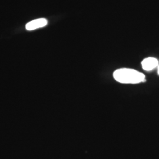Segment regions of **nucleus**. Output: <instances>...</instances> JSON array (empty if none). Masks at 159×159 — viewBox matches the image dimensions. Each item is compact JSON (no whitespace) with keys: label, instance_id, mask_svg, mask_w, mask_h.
Returning a JSON list of instances; mask_svg holds the SVG:
<instances>
[{"label":"nucleus","instance_id":"20e7f679","mask_svg":"<svg viewBox=\"0 0 159 159\" xmlns=\"http://www.w3.org/2000/svg\"><path fill=\"white\" fill-rule=\"evenodd\" d=\"M158 74L159 75V65L158 66Z\"/></svg>","mask_w":159,"mask_h":159},{"label":"nucleus","instance_id":"7ed1b4c3","mask_svg":"<svg viewBox=\"0 0 159 159\" xmlns=\"http://www.w3.org/2000/svg\"><path fill=\"white\" fill-rule=\"evenodd\" d=\"M142 66L143 70L146 71H151L156 67H158L159 61L155 58L148 57L143 60Z\"/></svg>","mask_w":159,"mask_h":159},{"label":"nucleus","instance_id":"f03ea898","mask_svg":"<svg viewBox=\"0 0 159 159\" xmlns=\"http://www.w3.org/2000/svg\"><path fill=\"white\" fill-rule=\"evenodd\" d=\"M47 20L46 18H42L37 20H34L32 21H30L26 24V29L29 31L34 30L35 29L44 27L47 24Z\"/></svg>","mask_w":159,"mask_h":159},{"label":"nucleus","instance_id":"f257e3e1","mask_svg":"<svg viewBox=\"0 0 159 159\" xmlns=\"http://www.w3.org/2000/svg\"><path fill=\"white\" fill-rule=\"evenodd\" d=\"M114 79L123 84H137L144 82L145 75L136 70L131 68H120L113 73Z\"/></svg>","mask_w":159,"mask_h":159}]
</instances>
